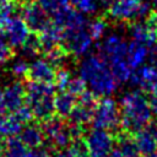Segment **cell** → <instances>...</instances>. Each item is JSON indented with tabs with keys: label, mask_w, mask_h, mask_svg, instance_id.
<instances>
[{
	"label": "cell",
	"mask_w": 157,
	"mask_h": 157,
	"mask_svg": "<svg viewBox=\"0 0 157 157\" xmlns=\"http://www.w3.org/2000/svg\"><path fill=\"white\" fill-rule=\"evenodd\" d=\"M55 74H56V67H54L45 59H38L34 60L32 64H29L25 77L28 81H33V82H44V83L54 85Z\"/></svg>",
	"instance_id": "12"
},
{
	"label": "cell",
	"mask_w": 157,
	"mask_h": 157,
	"mask_svg": "<svg viewBox=\"0 0 157 157\" xmlns=\"http://www.w3.org/2000/svg\"><path fill=\"white\" fill-rule=\"evenodd\" d=\"M13 49L10 45L7 40H5L2 37H0V65L7 63L13 58Z\"/></svg>",
	"instance_id": "30"
},
{
	"label": "cell",
	"mask_w": 157,
	"mask_h": 157,
	"mask_svg": "<svg viewBox=\"0 0 157 157\" xmlns=\"http://www.w3.org/2000/svg\"><path fill=\"white\" fill-rule=\"evenodd\" d=\"M11 47H21L31 34V29L21 16L11 17L2 31Z\"/></svg>",
	"instance_id": "11"
},
{
	"label": "cell",
	"mask_w": 157,
	"mask_h": 157,
	"mask_svg": "<svg viewBox=\"0 0 157 157\" xmlns=\"http://www.w3.org/2000/svg\"><path fill=\"white\" fill-rule=\"evenodd\" d=\"M88 157H108L114 148V136L104 129L93 128L86 136Z\"/></svg>",
	"instance_id": "7"
},
{
	"label": "cell",
	"mask_w": 157,
	"mask_h": 157,
	"mask_svg": "<svg viewBox=\"0 0 157 157\" xmlns=\"http://www.w3.org/2000/svg\"><path fill=\"white\" fill-rule=\"evenodd\" d=\"M131 134L124 132V134H119L118 136V151L121 153L123 157H139V151L135 144L134 137L130 136Z\"/></svg>",
	"instance_id": "22"
},
{
	"label": "cell",
	"mask_w": 157,
	"mask_h": 157,
	"mask_svg": "<svg viewBox=\"0 0 157 157\" xmlns=\"http://www.w3.org/2000/svg\"><path fill=\"white\" fill-rule=\"evenodd\" d=\"M130 81L140 91L152 92L157 88V70L152 65H142L134 70Z\"/></svg>",
	"instance_id": "14"
},
{
	"label": "cell",
	"mask_w": 157,
	"mask_h": 157,
	"mask_svg": "<svg viewBox=\"0 0 157 157\" xmlns=\"http://www.w3.org/2000/svg\"><path fill=\"white\" fill-rule=\"evenodd\" d=\"M20 139L28 148H39L45 142L43 129L38 124H27L20 131Z\"/></svg>",
	"instance_id": "16"
},
{
	"label": "cell",
	"mask_w": 157,
	"mask_h": 157,
	"mask_svg": "<svg viewBox=\"0 0 157 157\" xmlns=\"http://www.w3.org/2000/svg\"><path fill=\"white\" fill-rule=\"evenodd\" d=\"M22 130V124L11 114L0 115V136H15Z\"/></svg>",
	"instance_id": "23"
},
{
	"label": "cell",
	"mask_w": 157,
	"mask_h": 157,
	"mask_svg": "<svg viewBox=\"0 0 157 157\" xmlns=\"http://www.w3.org/2000/svg\"><path fill=\"white\" fill-rule=\"evenodd\" d=\"M20 48L23 53V56H26V58H32V56L39 55L40 54V42H39L38 34L34 32H31L27 40Z\"/></svg>",
	"instance_id": "24"
},
{
	"label": "cell",
	"mask_w": 157,
	"mask_h": 157,
	"mask_svg": "<svg viewBox=\"0 0 157 157\" xmlns=\"http://www.w3.org/2000/svg\"><path fill=\"white\" fill-rule=\"evenodd\" d=\"M152 12V4L148 0H112L108 6V16L117 22H132L145 18Z\"/></svg>",
	"instance_id": "4"
},
{
	"label": "cell",
	"mask_w": 157,
	"mask_h": 157,
	"mask_svg": "<svg viewBox=\"0 0 157 157\" xmlns=\"http://www.w3.org/2000/svg\"><path fill=\"white\" fill-rule=\"evenodd\" d=\"M12 115L21 123V124H28L33 120V113L31 110V108L28 105H22L18 109H16L15 112H12Z\"/></svg>",
	"instance_id": "29"
},
{
	"label": "cell",
	"mask_w": 157,
	"mask_h": 157,
	"mask_svg": "<svg viewBox=\"0 0 157 157\" xmlns=\"http://www.w3.org/2000/svg\"><path fill=\"white\" fill-rule=\"evenodd\" d=\"M147 58H148V49L146 45L136 43L134 40L129 44L126 60H128L129 65L132 67V70L142 66L144 63L147 60Z\"/></svg>",
	"instance_id": "19"
},
{
	"label": "cell",
	"mask_w": 157,
	"mask_h": 157,
	"mask_svg": "<svg viewBox=\"0 0 157 157\" xmlns=\"http://www.w3.org/2000/svg\"><path fill=\"white\" fill-rule=\"evenodd\" d=\"M21 17L26 22L31 32L34 33L40 32L52 22L48 13L40 7V5L36 0L21 5Z\"/></svg>",
	"instance_id": "10"
},
{
	"label": "cell",
	"mask_w": 157,
	"mask_h": 157,
	"mask_svg": "<svg viewBox=\"0 0 157 157\" xmlns=\"http://www.w3.org/2000/svg\"><path fill=\"white\" fill-rule=\"evenodd\" d=\"M86 87H87L86 82L78 76V77H74V78L70 80L66 91H69L70 93H72L74 96L77 97V96H80L83 91H86Z\"/></svg>",
	"instance_id": "31"
},
{
	"label": "cell",
	"mask_w": 157,
	"mask_h": 157,
	"mask_svg": "<svg viewBox=\"0 0 157 157\" xmlns=\"http://www.w3.org/2000/svg\"><path fill=\"white\" fill-rule=\"evenodd\" d=\"M134 140H135L139 153L144 155L145 157L155 153L157 150V139L147 128L137 131L135 134Z\"/></svg>",
	"instance_id": "17"
},
{
	"label": "cell",
	"mask_w": 157,
	"mask_h": 157,
	"mask_svg": "<svg viewBox=\"0 0 157 157\" xmlns=\"http://www.w3.org/2000/svg\"><path fill=\"white\" fill-rule=\"evenodd\" d=\"M28 153V147L21 141L20 137L9 136L5 140L4 152L5 157H26Z\"/></svg>",
	"instance_id": "20"
},
{
	"label": "cell",
	"mask_w": 157,
	"mask_h": 157,
	"mask_svg": "<svg viewBox=\"0 0 157 157\" xmlns=\"http://www.w3.org/2000/svg\"><path fill=\"white\" fill-rule=\"evenodd\" d=\"M78 74L97 97H108L117 91L118 81L109 64L101 55H90L85 58L80 64Z\"/></svg>",
	"instance_id": "1"
},
{
	"label": "cell",
	"mask_w": 157,
	"mask_h": 157,
	"mask_svg": "<svg viewBox=\"0 0 157 157\" xmlns=\"http://www.w3.org/2000/svg\"><path fill=\"white\" fill-rule=\"evenodd\" d=\"M78 104H82L85 107H88V108H92L94 109L96 104H97V96L90 90V91H83L80 96H77V102Z\"/></svg>",
	"instance_id": "32"
},
{
	"label": "cell",
	"mask_w": 157,
	"mask_h": 157,
	"mask_svg": "<svg viewBox=\"0 0 157 157\" xmlns=\"http://www.w3.org/2000/svg\"><path fill=\"white\" fill-rule=\"evenodd\" d=\"M92 117H93L92 108H88V107L76 103V105L72 108V110L67 118H69V123L85 126L86 124H88L92 120Z\"/></svg>",
	"instance_id": "21"
},
{
	"label": "cell",
	"mask_w": 157,
	"mask_h": 157,
	"mask_svg": "<svg viewBox=\"0 0 157 157\" xmlns=\"http://www.w3.org/2000/svg\"><path fill=\"white\" fill-rule=\"evenodd\" d=\"M150 64L157 70V45H153L151 48V50H148V58Z\"/></svg>",
	"instance_id": "35"
},
{
	"label": "cell",
	"mask_w": 157,
	"mask_h": 157,
	"mask_svg": "<svg viewBox=\"0 0 157 157\" xmlns=\"http://www.w3.org/2000/svg\"><path fill=\"white\" fill-rule=\"evenodd\" d=\"M5 114V107H4V99H2V90L0 88V115Z\"/></svg>",
	"instance_id": "38"
},
{
	"label": "cell",
	"mask_w": 157,
	"mask_h": 157,
	"mask_svg": "<svg viewBox=\"0 0 157 157\" xmlns=\"http://www.w3.org/2000/svg\"><path fill=\"white\" fill-rule=\"evenodd\" d=\"M70 2L77 11L86 15H92L97 12L99 7L98 0H70Z\"/></svg>",
	"instance_id": "27"
},
{
	"label": "cell",
	"mask_w": 157,
	"mask_h": 157,
	"mask_svg": "<svg viewBox=\"0 0 157 157\" xmlns=\"http://www.w3.org/2000/svg\"><path fill=\"white\" fill-rule=\"evenodd\" d=\"M76 96L70 93L69 91H60L54 98V107H55V115L61 119H65L71 113L72 108L76 105Z\"/></svg>",
	"instance_id": "18"
},
{
	"label": "cell",
	"mask_w": 157,
	"mask_h": 157,
	"mask_svg": "<svg viewBox=\"0 0 157 157\" xmlns=\"http://www.w3.org/2000/svg\"><path fill=\"white\" fill-rule=\"evenodd\" d=\"M148 103H150V108L152 110V114L157 115V88L151 92V97L148 99Z\"/></svg>",
	"instance_id": "36"
},
{
	"label": "cell",
	"mask_w": 157,
	"mask_h": 157,
	"mask_svg": "<svg viewBox=\"0 0 157 157\" xmlns=\"http://www.w3.org/2000/svg\"><path fill=\"white\" fill-rule=\"evenodd\" d=\"M129 36L134 42L148 47L157 40V28L148 22H134L129 26Z\"/></svg>",
	"instance_id": "15"
},
{
	"label": "cell",
	"mask_w": 157,
	"mask_h": 157,
	"mask_svg": "<svg viewBox=\"0 0 157 157\" xmlns=\"http://www.w3.org/2000/svg\"><path fill=\"white\" fill-rule=\"evenodd\" d=\"M71 80L70 76V71L64 69V67H59L56 69V74H55V80H54V86L56 88H59L60 91H65L67 88V85Z\"/></svg>",
	"instance_id": "28"
},
{
	"label": "cell",
	"mask_w": 157,
	"mask_h": 157,
	"mask_svg": "<svg viewBox=\"0 0 157 157\" xmlns=\"http://www.w3.org/2000/svg\"><path fill=\"white\" fill-rule=\"evenodd\" d=\"M67 151L71 157H88V148L83 137L72 139L67 146Z\"/></svg>",
	"instance_id": "25"
},
{
	"label": "cell",
	"mask_w": 157,
	"mask_h": 157,
	"mask_svg": "<svg viewBox=\"0 0 157 157\" xmlns=\"http://www.w3.org/2000/svg\"><path fill=\"white\" fill-rule=\"evenodd\" d=\"M128 47L129 44L121 36L113 33L107 36L99 44V55L110 65L126 59Z\"/></svg>",
	"instance_id": "8"
},
{
	"label": "cell",
	"mask_w": 157,
	"mask_h": 157,
	"mask_svg": "<svg viewBox=\"0 0 157 157\" xmlns=\"http://www.w3.org/2000/svg\"><path fill=\"white\" fill-rule=\"evenodd\" d=\"M0 157H2V156H0ZM4 157H5V156H4Z\"/></svg>",
	"instance_id": "41"
},
{
	"label": "cell",
	"mask_w": 157,
	"mask_h": 157,
	"mask_svg": "<svg viewBox=\"0 0 157 157\" xmlns=\"http://www.w3.org/2000/svg\"><path fill=\"white\" fill-rule=\"evenodd\" d=\"M87 31H88V33H90V36H91V38L93 40L101 39L104 36L105 31H107V22H105V20H103L101 17L94 18L93 21H91L87 25Z\"/></svg>",
	"instance_id": "26"
},
{
	"label": "cell",
	"mask_w": 157,
	"mask_h": 157,
	"mask_svg": "<svg viewBox=\"0 0 157 157\" xmlns=\"http://www.w3.org/2000/svg\"><path fill=\"white\" fill-rule=\"evenodd\" d=\"M53 157H71V155L69 153L67 150H58L55 151V155Z\"/></svg>",
	"instance_id": "37"
},
{
	"label": "cell",
	"mask_w": 157,
	"mask_h": 157,
	"mask_svg": "<svg viewBox=\"0 0 157 157\" xmlns=\"http://www.w3.org/2000/svg\"><path fill=\"white\" fill-rule=\"evenodd\" d=\"M120 126L128 134H136L151 123L152 110L141 91L124 93L120 97Z\"/></svg>",
	"instance_id": "2"
},
{
	"label": "cell",
	"mask_w": 157,
	"mask_h": 157,
	"mask_svg": "<svg viewBox=\"0 0 157 157\" xmlns=\"http://www.w3.org/2000/svg\"><path fill=\"white\" fill-rule=\"evenodd\" d=\"M2 99L5 109L15 112L26 102V86L20 80L9 83L2 91Z\"/></svg>",
	"instance_id": "13"
},
{
	"label": "cell",
	"mask_w": 157,
	"mask_h": 157,
	"mask_svg": "<svg viewBox=\"0 0 157 157\" xmlns=\"http://www.w3.org/2000/svg\"><path fill=\"white\" fill-rule=\"evenodd\" d=\"M93 39L91 38L87 27L72 31H64V40L63 44L65 45L69 54L75 56L85 55L92 47Z\"/></svg>",
	"instance_id": "9"
},
{
	"label": "cell",
	"mask_w": 157,
	"mask_h": 157,
	"mask_svg": "<svg viewBox=\"0 0 157 157\" xmlns=\"http://www.w3.org/2000/svg\"><path fill=\"white\" fill-rule=\"evenodd\" d=\"M146 157H157V153L155 152V153H152V155H150V156H146Z\"/></svg>",
	"instance_id": "40"
},
{
	"label": "cell",
	"mask_w": 157,
	"mask_h": 157,
	"mask_svg": "<svg viewBox=\"0 0 157 157\" xmlns=\"http://www.w3.org/2000/svg\"><path fill=\"white\" fill-rule=\"evenodd\" d=\"M93 128L104 130H115L120 125V110L117 102L109 97H104L97 102L91 120Z\"/></svg>",
	"instance_id": "5"
},
{
	"label": "cell",
	"mask_w": 157,
	"mask_h": 157,
	"mask_svg": "<svg viewBox=\"0 0 157 157\" xmlns=\"http://www.w3.org/2000/svg\"><path fill=\"white\" fill-rule=\"evenodd\" d=\"M55 86L53 83L28 81L26 85V102L34 119L43 123L55 115Z\"/></svg>",
	"instance_id": "3"
},
{
	"label": "cell",
	"mask_w": 157,
	"mask_h": 157,
	"mask_svg": "<svg viewBox=\"0 0 157 157\" xmlns=\"http://www.w3.org/2000/svg\"><path fill=\"white\" fill-rule=\"evenodd\" d=\"M28 64L26 61V59H17L15 60L12 64H11V67H10V71L13 76L16 77H25L26 74H27V70H28Z\"/></svg>",
	"instance_id": "33"
},
{
	"label": "cell",
	"mask_w": 157,
	"mask_h": 157,
	"mask_svg": "<svg viewBox=\"0 0 157 157\" xmlns=\"http://www.w3.org/2000/svg\"><path fill=\"white\" fill-rule=\"evenodd\" d=\"M31 1H34V0H16V2L21 6V5H23V4H27V2H31Z\"/></svg>",
	"instance_id": "39"
},
{
	"label": "cell",
	"mask_w": 157,
	"mask_h": 157,
	"mask_svg": "<svg viewBox=\"0 0 157 157\" xmlns=\"http://www.w3.org/2000/svg\"><path fill=\"white\" fill-rule=\"evenodd\" d=\"M40 126L43 129L45 140L52 150L58 151L67 148L71 141V136L69 132V126L65 124L64 119L54 115L53 118L40 123Z\"/></svg>",
	"instance_id": "6"
},
{
	"label": "cell",
	"mask_w": 157,
	"mask_h": 157,
	"mask_svg": "<svg viewBox=\"0 0 157 157\" xmlns=\"http://www.w3.org/2000/svg\"><path fill=\"white\" fill-rule=\"evenodd\" d=\"M26 157H52L49 155V152L42 147L39 148H32V150H28V153Z\"/></svg>",
	"instance_id": "34"
}]
</instances>
